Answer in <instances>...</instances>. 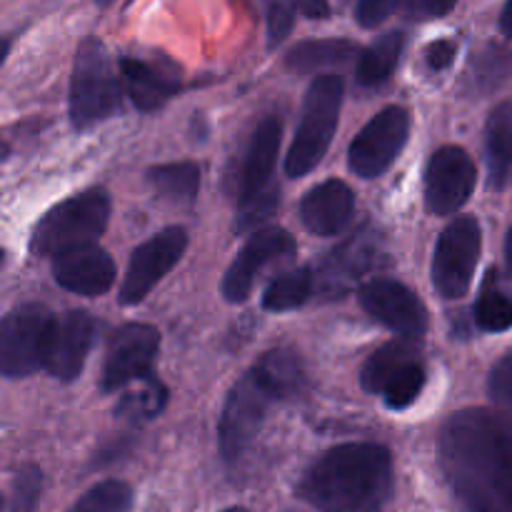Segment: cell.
I'll return each instance as SVG.
<instances>
[{
  "mask_svg": "<svg viewBox=\"0 0 512 512\" xmlns=\"http://www.w3.org/2000/svg\"><path fill=\"white\" fill-rule=\"evenodd\" d=\"M98 3H100V5H108V3H110V0H98Z\"/></svg>",
  "mask_w": 512,
  "mask_h": 512,
  "instance_id": "f6af8a7d",
  "label": "cell"
},
{
  "mask_svg": "<svg viewBox=\"0 0 512 512\" xmlns=\"http://www.w3.org/2000/svg\"><path fill=\"white\" fill-rule=\"evenodd\" d=\"M478 183L473 158L458 145L435 150L425 168V208L430 215H453L463 208Z\"/></svg>",
  "mask_w": 512,
  "mask_h": 512,
  "instance_id": "30bf717a",
  "label": "cell"
},
{
  "mask_svg": "<svg viewBox=\"0 0 512 512\" xmlns=\"http://www.w3.org/2000/svg\"><path fill=\"white\" fill-rule=\"evenodd\" d=\"M455 53H458L455 40H435V43H430L428 48H425V63H428L430 70H445L453 65Z\"/></svg>",
  "mask_w": 512,
  "mask_h": 512,
  "instance_id": "8d00e7d4",
  "label": "cell"
},
{
  "mask_svg": "<svg viewBox=\"0 0 512 512\" xmlns=\"http://www.w3.org/2000/svg\"><path fill=\"white\" fill-rule=\"evenodd\" d=\"M410 115L400 105H388L380 110L350 143V170L360 178H378L398 160L408 143Z\"/></svg>",
  "mask_w": 512,
  "mask_h": 512,
  "instance_id": "9c48e42d",
  "label": "cell"
},
{
  "mask_svg": "<svg viewBox=\"0 0 512 512\" xmlns=\"http://www.w3.org/2000/svg\"><path fill=\"white\" fill-rule=\"evenodd\" d=\"M303 385L298 358L288 350L265 353L243 378L235 383L225 400L218 425V445L225 463H238L263 425L265 413L278 400L295 395Z\"/></svg>",
  "mask_w": 512,
  "mask_h": 512,
  "instance_id": "3957f363",
  "label": "cell"
},
{
  "mask_svg": "<svg viewBox=\"0 0 512 512\" xmlns=\"http://www.w3.org/2000/svg\"><path fill=\"white\" fill-rule=\"evenodd\" d=\"M483 248L480 223L470 215L455 218L440 233L433 255V285L445 300L463 298L473 283Z\"/></svg>",
  "mask_w": 512,
  "mask_h": 512,
  "instance_id": "52a82bcc",
  "label": "cell"
},
{
  "mask_svg": "<svg viewBox=\"0 0 512 512\" xmlns=\"http://www.w3.org/2000/svg\"><path fill=\"white\" fill-rule=\"evenodd\" d=\"M505 258H508V268H510V273H512V228H510V233H508V240H505Z\"/></svg>",
  "mask_w": 512,
  "mask_h": 512,
  "instance_id": "ab89813d",
  "label": "cell"
},
{
  "mask_svg": "<svg viewBox=\"0 0 512 512\" xmlns=\"http://www.w3.org/2000/svg\"><path fill=\"white\" fill-rule=\"evenodd\" d=\"M148 185L170 203H193L200 188V168L195 163L155 165L148 170Z\"/></svg>",
  "mask_w": 512,
  "mask_h": 512,
  "instance_id": "d4e9b609",
  "label": "cell"
},
{
  "mask_svg": "<svg viewBox=\"0 0 512 512\" xmlns=\"http://www.w3.org/2000/svg\"><path fill=\"white\" fill-rule=\"evenodd\" d=\"M110 218V198L103 188L63 200L40 218L35 225L30 248L38 255H60L65 250L90 245L103 235Z\"/></svg>",
  "mask_w": 512,
  "mask_h": 512,
  "instance_id": "5b68a950",
  "label": "cell"
},
{
  "mask_svg": "<svg viewBox=\"0 0 512 512\" xmlns=\"http://www.w3.org/2000/svg\"><path fill=\"white\" fill-rule=\"evenodd\" d=\"M8 50H10V40L8 38H0V65H3V60H5V55H8Z\"/></svg>",
  "mask_w": 512,
  "mask_h": 512,
  "instance_id": "60d3db41",
  "label": "cell"
},
{
  "mask_svg": "<svg viewBox=\"0 0 512 512\" xmlns=\"http://www.w3.org/2000/svg\"><path fill=\"white\" fill-rule=\"evenodd\" d=\"M475 323L485 333H505L512 328V290L498 270H490L475 303Z\"/></svg>",
  "mask_w": 512,
  "mask_h": 512,
  "instance_id": "cb8c5ba5",
  "label": "cell"
},
{
  "mask_svg": "<svg viewBox=\"0 0 512 512\" xmlns=\"http://www.w3.org/2000/svg\"><path fill=\"white\" fill-rule=\"evenodd\" d=\"M265 13H268V45L278 48L293 30L295 8L290 0H268Z\"/></svg>",
  "mask_w": 512,
  "mask_h": 512,
  "instance_id": "d6a6232c",
  "label": "cell"
},
{
  "mask_svg": "<svg viewBox=\"0 0 512 512\" xmlns=\"http://www.w3.org/2000/svg\"><path fill=\"white\" fill-rule=\"evenodd\" d=\"M488 393L495 405L512 413V350L495 363L488 378Z\"/></svg>",
  "mask_w": 512,
  "mask_h": 512,
  "instance_id": "836d02e7",
  "label": "cell"
},
{
  "mask_svg": "<svg viewBox=\"0 0 512 512\" xmlns=\"http://www.w3.org/2000/svg\"><path fill=\"white\" fill-rule=\"evenodd\" d=\"M165 403H168V390L153 375H143L135 380V390H128L120 398L115 413L133 423H143V420H153L165 408Z\"/></svg>",
  "mask_w": 512,
  "mask_h": 512,
  "instance_id": "83f0119b",
  "label": "cell"
},
{
  "mask_svg": "<svg viewBox=\"0 0 512 512\" xmlns=\"http://www.w3.org/2000/svg\"><path fill=\"white\" fill-rule=\"evenodd\" d=\"M40 490H43V473H40L38 465H25V468H20L13 483L10 512H38Z\"/></svg>",
  "mask_w": 512,
  "mask_h": 512,
  "instance_id": "1f68e13d",
  "label": "cell"
},
{
  "mask_svg": "<svg viewBox=\"0 0 512 512\" xmlns=\"http://www.w3.org/2000/svg\"><path fill=\"white\" fill-rule=\"evenodd\" d=\"M500 28H503L505 35L512 38V0H508L503 8V15H500Z\"/></svg>",
  "mask_w": 512,
  "mask_h": 512,
  "instance_id": "f35d334b",
  "label": "cell"
},
{
  "mask_svg": "<svg viewBox=\"0 0 512 512\" xmlns=\"http://www.w3.org/2000/svg\"><path fill=\"white\" fill-rule=\"evenodd\" d=\"M425 385V368L420 363V358L410 360L408 365L398 370L393 378L385 383L383 388V400L390 410H405L408 405H413L418 400L420 390Z\"/></svg>",
  "mask_w": 512,
  "mask_h": 512,
  "instance_id": "f546056e",
  "label": "cell"
},
{
  "mask_svg": "<svg viewBox=\"0 0 512 512\" xmlns=\"http://www.w3.org/2000/svg\"><path fill=\"white\" fill-rule=\"evenodd\" d=\"M355 195L343 180H325L308 190L300 203V218L313 235L330 238L338 235L353 218Z\"/></svg>",
  "mask_w": 512,
  "mask_h": 512,
  "instance_id": "d6986e66",
  "label": "cell"
},
{
  "mask_svg": "<svg viewBox=\"0 0 512 512\" xmlns=\"http://www.w3.org/2000/svg\"><path fill=\"white\" fill-rule=\"evenodd\" d=\"M280 138H283V123L275 115L260 120L243 165H240L238 205L248 203V200H253L255 195H260L273 185L270 178H273L275 160H278Z\"/></svg>",
  "mask_w": 512,
  "mask_h": 512,
  "instance_id": "ac0fdd59",
  "label": "cell"
},
{
  "mask_svg": "<svg viewBox=\"0 0 512 512\" xmlns=\"http://www.w3.org/2000/svg\"><path fill=\"white\" fill-rule=\"evenodd\" d=\"M5 155H8V148H5V143H0V160H5Z\"/></svg>",
  "mask_w": 512,
  "mask_h": 512,
  "instance_id": "b9f144b4",
  "label": "cell"
},
{
  "mask_svg": "<svg viewBox=\"0 0 512 512\" xmlns=\"http://www.w3.org/2000/svg\"><path fill=\"white\" fill-rule=\"evenodd\" d=\"M485 155L490 188H505L512 175V100H505L490 113L485 125Z\"/></svg>",
  "mask_w": 512,
  "mask_h": 512,
  "instance_id": "ffe728a7",
  "label": "cell"
},
{
  "mask_svg": "<svg viewBox=\"0 0 512 512\" xmlns=\"http://www.w3.org/2000/svg\"><path fill=\"white\" fill-rule=\"evenodd\" d=\"M313 295V273L310 268H295L275 278L263 295V308L270 313H288L305 305Z\"/></svg>",
  "mask_w": 512,
  "mask_h": 512,
  "instance_id": "4316f807",
  "label": "cell"
},
{
  "mask_svg": "<svg viewBox=\"0 0 512 512\" xmlns=\"http://www.w3.org/2000/svg\"><path fill=\"white\" fill-rule=\"evenodd\" d=\"M360 305L373 320L383 323L400 338L418 340L428 330V310L423 300L390 278H375L360 288Z\"/></svg>",
  "mask_w": 512,
  "mask_h": 512,
  "instance_id": "4fadbf2b",
  "label": "cell"
},
{
  "mask_svg": "<svg viewBox=\"0 0 512 512\" xmlns=\"http://www.w3.org/2000/svg\"><path fill=\"white\" fill-rule=\"evenodd\" d=\"M93 333V318L85 310H73L63 318H53L48 343H45L43 368L63 383L78 378L90 353Z\"/></svg>",
  "mask_w": 512,
  "mask_h": 512,
  "instance_id": "9a60e30c",
  "label": "cell"
},
{
  "mask_svg": "<svg viewBox=\"0 0 512 512\" xmlns=\"http://www.w3.org/2000/svg\"><path fill=\"white\" fill-rule=\"evenodd\" d=\"M50 315L43 305H20L0 320V375L28 378L43 368L45 343H48Z\"/></svg>",
  "mask_w": 512,
  "mask_h": 512,
  "instance_id": "ba28073f",
  "label": "cell"
},
{
  "mask_svg": "<svg viewBox=\"0 0 512 512\" xmlns=\"http://www.w3.org/2000/svg\"><path fill=\"white\" fill-rule=\"evenodd\" d=\"M405 35L400 30H390V33L380 35L370 48H365L358 58V70L355 78L363 88H378L385 80L393 75L398 68V60L403 55Z\"/></svg>",
  "mask_w": 512,
  "mask_h": 512,
  "instance_id": "7402d4cb",
  "label": "cell"
},
{
  "mask_svg": "<svg viewBox=\"0 0 512 512\" xmlns=\"http://www.w3.org/2000/svg\"><path fill=\"white\" fill-rule=\"evenodd\" d=\"M440 465L465 512H512V423L505 415L455 413L440 433Z\"/></svg>",
  "mask_w": 512,
  "mask_h": 512,
  "instance_id": "6da1fadb",
  "label": "cell"
},
{
  "mask_svg": "<svg viewBox=\"0 0 512 512\" xmlns=\"http://www.w3.org/2000/svg\"><path fill=\"white\" fill-rule=\"evenodd\" d=\"M188 248V235L183 228H165L143 245L133 250L125 273L123 285H120V303L138 305L145 295L175 268Z\"/></svg>",
  "mask_w": 512,
  "mask_h": 512,
  "instance_id": "8fae6325",
  "label": "cell"
},
{
  "mask_svg": "<svg viewBox=\"0 0 512 512\" xmlns=\"http://www.w3.org/2000/svg\"><path fill=\"white\" fill-rule=\"evenodd\" d=\"M3 260H5V253H3V250H0V265H3Z\"/></svg>",
  "mask_w": 512,
  "mask_h": 512,
  "instance_id": "ee69618b",
  "label": "cell"
},
{
  "mask_svg": "<svg viewBox=\"0 0 512 512\" xmlns=\"http://www.w3.org/2000/svg\"><path fill=\"white\" fill-rule=\"evenodd\" d=\"M358 55V45L353 40H340V38H328V40H305L298 43L288 55V68H293L295 73H320V70H333L343 68L350 60Z\"/></svg>",
  "mask_w": 512,
  "mask_h": 512,
  "instance_id": "44dd1931",
  "label": "cell"
},
{
  "mask_svg": "<svg viewBox=\"0 0 512 512\" xmlns=\"http://www.w3.org/2000/svg\"><path fill=\"white\" fill-rule=\"evenodd\" d=\"M158 345L160 333L153 325L128 323L115 330L108 343V353H105L100 390L115 393V390L148 375L155 353H158Z\"/></svg>",
  "mask_w": 512,
  "mask_h": 512,
  "instance_id": "7c38bea8",
  "label": "cell"
},
{
  "mask_svg": "<svg viewBox=\"0 0 512 512\" xmlns=\"http://www.w3.org/2000/svg\"><path fill=\"white\" fill-rule=\"evenodd\" d=\"M395 0H358V10H355V18L363 28H375V25L383 23L385 18L393 10Z\"/></svg>",
  "mask_w": 512,
  "mask_h": 512,
  "instance_id": "d590c367",
  "label": "cell"
},
{
  "mask_svg": "<svg viewBox=\"0 0 512 512\" xmlns=\"http://www.w3.org/2000/svg\"><path fill=\"white\" fill-rule=\"evenodd\" d=\"M120 108V83L113 63L98 38H85L75 53L70 78V123L75 130H88L108 120Z\"/></svg>",
  "mask_w": 512,
  "mask_h": 512,
  "instance_id": "8992f818",
  "label": "cell"
},
{
  "mask_svg": "<svg viewBox=\"0 0 512 512\" xmlns=\"http://www.w3.org/2000/svg\"><path fill=\"white\" fill-rule=\"evenodd\" d=\"M295 5L308 18H328L330 15V0H295Z\"/></svg>",
  "mask_w": 512,
  "mask_h": 512,
  "instance_id": "74e56055",
  "label": "cell"
},
{
  "mask_svg": "<svg viewBox=\"0 0 512 512\" xmlns=\"http://www.w3.org/2000/svg\"><path fill=\"white\" fill-rule=\"evenodd\" d=\"M120 80H123L125 93L140 110L163 108L180 88L178 68L165 58L123 55L120 58Z\"/></svg>",
  "mask_w": 512,
  "mask_h": 512,
  "instance_id": "e0dca14e",
  "label": "cell"
},
{
  "mask_svg": "<svg viewBox=\"0 0 512 512\" xmlns=\"http://www.w3.org/2000/svg\"><path fill=\"white\" fill-rule=\"evenodd\" d=\"M512 78V50L503 45H488L480 50L470 65V83L478 93L500 88Z\"/></svg>",
  "mask_w": 512,
  "mask_h": 512,
  "instance_id": "f1b7e54d",
  "label": "cell"
},
{
  "mask_svg": "<svg viewBox=\"0 0 512 512\" xmlns=\"http://www.w3.org/2000/svg\"><path fill=\"white\" fill-rule=\"evenodd\" d=\"M340 108H343V80L340 75H318L310 83L303 103V115L295 130L293 145L285 158V173L290 178H303L328 153L330 140L338 130Z\"/></svg>",
  "mask_w": 512,
  "mask_h": 512,
  "instance_id": "277c9868",
  "label": "cell"
},
{
  "mask_svg": "<svg viewBox=\"0 0 512 512\" xmlns=\"http://www.w3.org/2000/svg\"><path fill=\"white\" fill-rule=\"evenodd\" d=\"M53 275L60 288L85 298H98L113 288L115 263L103 248L90 243L55 255Z\"/></svg>",
  "mask_w": 512,
  "mask_h": 512,
  "instance_id": "2e32d148",
  "label": "cell"
},
{
  "mask_svg": "<svg viewBox=\"0 0 512 512\" xmlns=\"http://www.w3.org/2000/svg\"><path fill=\"white\" fill-rule=\"evenodd\" d=\"M415 358H418L415 340H393V343L383 345V348L375 350V353L365 360L363 370H360V385H363V390H368V393L380 395L383 393L385 383H388L403 365H408L410 360Z\"/></svg>",
  "mask_w": 512,
  "mask_h": 512,
  "instance_id": "603a6c76",
  "label": "cell"
},
{
  "mask_svg": "<svg viewBox=\"0 0 512 512\" xmlns=\"http://www.w3.org/2000/svg\"><path fill=\"white\" fill-rule=\"evenodd\" d=\"M0 508H3V503H0Z\"/></svg>",
  "mask_w": 512,
  "mask_h": 512,
  "instance_id": "bcb514c9",
  "label": "cell"
},
{
  "mask_svg": "<svg viewBox=\"0 0 512 512\" xmlns=\"http://www.w3.org/2000/svg\"><path fill=\"white\" fill-rule=\"evenodd\" d=\"M458 0H395L403 18L408 20H435L448 15Z\"/></svg>",
  "mask_w": 512,
  "mask_h": 512,
  "instance_id": "e575fe53",
  "label": "cell"
},
{
  "mask_svg": "<svg viewBox=\"0 0 512 512\" xmlns=\"http://www.w3.org/2000/svg\"><path fill=\"white\" fill-rule=\"evenodd\" d=\"M295 253V240L288 230L283 228H263L255 230L248 243L235 255L233 265L223 278V295L228 303H243L253 290L255 278L260 270L273 260L285 258Z\"/></svg>",
  "mask_w": 512,
  "mask_h": 512,
  "instance_id": "5bb4252c",
  "label": "cell"
},
{
  "mask_svg": "<svg viewBox=\"0 0 512 512\" xmlns=\"http://www.w3.org/2000/svg\"><path fill=\"white\" fill-rule=\"evenodd\" d=\"M220 512H250V510H245V508H228V510H220Z\"/></svg>",
  "mask_w": 512,
  "mask_h": 512,
  "instance_id": "7bdbcfd3",
  "label": "cell"
},
{
  "mask_svg": "<svg viewBox=\"0 0 512 512\" xmlns=\"http://www.w3.org/2000/svg\"><path fill=\"white\" fill-rule=\"evenodd\" d=\"M393 493V458L375 443H345L310 465L298 495L318 512H383Z\"/></svg>",
  "mask_w": 512,
  "mask_h": 512,
  "instance_id": "7a4b0ae2",
  "label": "cell"
},
{
  "mask_svg": "<svg viewBox=\"0 0 512 512\" xmlns=\"http://www.w3.org/2000/svg\"><path fill=\"white\" fill-rule=\"evenodd\" d=\"M375 255H378V250H375L373 240L358 238L343 245L325 263V285H328V290L338 288V285H350L353 280H358L365 270L373 268Z\"/></svg>",
  "mask_w": 512,
  "mask_h": 512,
  "instance_id": "484cf974",
  "label": "cell"
},
{
  "mask_svg": "<svg viewBox=\"0 0 512 512\" xmlns=\"http://www.w3.org/2000/svg\"><path fill=\"white\" fill-rule=\"evenodd\" d=\"M133 505V490L123 480H105L90 488L70 512H128Z\"/></svg>",
  "mask_w": 512,
  "mask_h": 512,
  "instance_id": "4dcf8cb0",
  "label": "cell"
}]
</instances>
